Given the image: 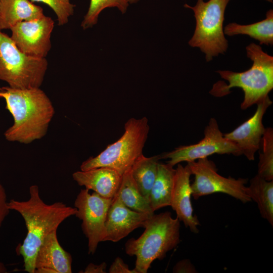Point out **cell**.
<instances>
[{
	"label": "cell",
	"instance_id": "obj_1",
	"mask_svg": "<svg viewBox=\"0 0 273 273\" xmlns=\"http://www.w3.org/2000/svg\"><path fill=\"white\" fill-rule=\"evenodd\" d=\"M27 200L11 199L8 202V206L10 210L18 212L24 220L27 234L16 250L17 255L23 257L24 270L34 273L36 255L44 239L49 234L57 231L65 219L75 215L77 209L62 202L46 204L40 197L37 185L31 186Z\"/></svg>",
	"mask_w": 273,
	"mask_h": 273
},
{
	"label": "cell",
	"instance_id": "obj_2",
	"mask_svg": "<svg viewBox=\"0 0 273 273\" xmlns=\"http://www.w3.org/2000/svg\"><path fill=\"white\" fill-rule=\"evenodd\" d=\"M0 97L12 114L14 123L4 133L6 139L28 144L41 139L47 133L55 114L53 104L39 88L2 87Z\"/></svg>",
	"mask_w": 273,
	"mask_h": 273
},
{
	"label": "cell",
	"instance_id": "obj_3",
	"mask_svg": "<svg viewBox=\"0 0 273 273\" xmlns=\"http://www.w3.org/2000/svg\"><path fill=\"white\" fill-rule=\"evenodd\" d=\"M247 56L252 61L248 70L237 72L230 70L216 71L224 82L214 84L210 93L215 97H222L230 93L233 87L241 88L244 94L241 108L245 110L268 96L273 88V57L264 52L254 43L246 47Z\"/></svg>",
	"mask_w": 273,
	"mask_h": 273
},
{
	"label": "cell",
	"instance_id": "obj_4",
	"mask_svg": "<svg viewBox=\"0 0 273 273\" xmlns=\"http://www.w3.org/2000/svg\"><path fill=\"white\" fill-rule=\"evenodd\" d=\"M142 227L145 231L142 235L128 240L125 244L126 253L136 257L134 269L137 273L147 272L155 260L163 259L180 243V221L170 212L154 213Z\"/></svg>",
	"mask_w": 273,
	"mask_h": 273
},
{
	"label": "cell",
	"instance_id": "obj_5",
	"mask_svg": "<svg viewBox=\"0 0 273 273\" xmlns=\"http://www.w3.org/2000/svg\"><path fill=\"white\" fill-rule=\"evenodd\" d=\"M122 135L95 157H90L80 166V170L106 167L113 169L121 175L128 171L143 150L150 130L146 117L131 118L124 124Z\"/></svg>",
	"mask_w": 273,
	"mask_h": 273
},
{
	"label": "cell",
	"instance_id": "obj_6",
	"mask_svg": "<svg viewBox=\"0 0 273 273\" xmlns=\"http://www.w3.org/2000/svg\"><path fill=\"white\" fill-rule=\"evenodd\" d=\"M231 0H197L194 6L184 7L194 12L196 27L189 44L199 48L204 53L207 62L213 57L224 54L228 41L224 36L223 23L224 12Z\"/></svg>",
	"mask_w": 273,
	"mask_h": 273
},
{
	"label": "cell",
	"instance_id": "obj_7",
	"mask_svg": "<svg viewBox=\"0 0 273 273\" xmlns=\"http://www.w3.org/2000/svg\"><path fill=\"white\" fill-rule=\"evenodd\" d=\"M2 30L0 29V80L13 88L40 87L48 69L46 58L25 54Z\"/></svg>",
	"mask_w": 273,
	"mask_h": 273
},
{
	"label": "cell",
	"instance_id": "obj_8",
	"mask_svg": "<svg viewBox=\"0 0 273 273\" xmlns=\"http://www.w3.org/2000/svg\"><path fill=\"white\" fill-rule=\"evenodd\" d=\"M194 176L191 185L192 196L195 199L216 193L227 194L242 203L251 201L247 193L246 178L225 177L217 172L214 163L207 158L188 162Z\"/></svg>",
	"mask_w": 273,
	"mask_h": 273
},
{
	"label": "cell",
	"instance_id": "obj_9",
	"mask_svg": "<svg viewBox=\"0 0 273 273\" xmlns=\"http://www.w3.org/2000/svg\"><path fill=\"white\" fill-rule=\"evenodd\" d=\"M113 198H106L82 189L74 201L75 215L82 221V232L88 240V253L93 255L103 242L107 213Z\"/></svg>",
	"mask_w": 273,
	"mask_h": 273
},
{
	"label": "cell",
	"instance_id": "obj_10",
	"mask_svg": "<svg viewBox=\"0 0 273 273\" xmlns=\"http://www.w3.org/2000/svg\"><path fill=\"white\" fill-rule=\"evenodd\" d=\"M204 134V138L198 143L180 146L160 155L161 159H168L167 163L174 166L182 162H192L215 154L241 155L237 147L224 137L214 118L210 119Z\"/></svg>",
	"mask_w": 273,
	"mask_h": 273
},
{
	"label": "cell",
	"instance_id": "obj_11",
	"mask_svg": "<svg viewBox=\"0 0 273 273\" xmlns=\"http://www.w3.org/2000/svg\"><path fill=\"white\" fill-rule=\"evenodd\" d=\"M54 28V20L44 15L17 23L10 29V37L25 54L46 58L52 48L51 37Z\"/></svg>",
	"mask_w": 273,
	"mask_h": 273
},
{
	"label": "cell",
	"instance_id": "obj_12",
	"mask_svg": "<svg viewBox=\"0 0 273 273\" xmlns=\"http://www.w3.org/2000/svg\"><path fill=\"white\" fill-rule=\"evenodd\" d=\"M272 103L268 96L256 104V110L251 117L232 131L223 134L225 139L237 147L241 155L249 161L254 160L255 153L259 149L265 129L262 119Z\"/></svg>",
	"mask_w": 273,
	"mask_h": 273
},
{
	"label": "cell",
	"instance_id": "obj_13",
	"mask_svg": "<svg viewBox=\"0 0 273 273\" xmlns=\"http://www.w3.org/2000/svg\"><path fill=\"white\" fill-rule=\"evenodd\" d=\"M151 215L131 210L115 195L107 213L103 242H118L135 229L142 227L144 222Z\"/></svg>",
	"mask_w": 273,
	"mask_h": 273
},
{
	"label": "cell",
	"instance_id": "obj_14",
	"mask_svg": "<svg viewBox=\"0 0 273 273\" xmlns=\"http://www.w3.org/2000/svg\"><path fill=\"white\" fill-rule=\"evenodd\" d=\"M192 175L187 164L185 166L177 164L175 169L170 206L176 212L177 218L185 226L195 234L199 232L200 222L194 215L191 202L192 194L190 184Z\"/></svg>",
	"mask_w": 273,
	"mask_h": 273
},
{
	"label": "cell",
	"instance_id": "obj_15",
	"mask_svg": "<svg viewBox=\"0 0 273 273\" xmlns=\"http://www.w3.org/2000/svg\"><path fill=\"white\" fill-rule=\"evenodd\" d=\"M71 254L60 244L57 231L44 239L37 252L34 273H71Z\"/></svg>",
	"mask_w": 273,
	"mask_h": 273
},
{
	"label": "cell",
	"instance_id": "obj_16",
	"mask_svg": "<svg viewBox=\"0 0 273 273\" xmlns=\"http://www.w3.org/2000/svg\"><path fill=\"white\" fill-rule=\"evenodd\" d=\"M72 177L85 189L93 190L104 198H113L119 189L122 175L113 169L101 167L77 171L72 174Z\"/></svg>",
	"mask_w": 273,
	"mask_h": 273
},
{
	"label": "cell",
	"instance_id": "obj_17",
	"mask_svg": "<svg viewBox=\"0 0 273 273\" xmlns=\"http://www.w3.org/2000/svg\"><path fill=\"white\" fill-rule=\"evenodd\" d=\"M43 9L30 0H1L0 29H10L17 23L41 18Z\"/></svg>",
	"mask_w": 273,
	"mask_h": 273
},
{
	"label": "cell",
	"instance_id": "obj_18",
	"mask_svg": "<svg viewBox=\"0 0 273 273\" xmlns=\"http://www.w3.org/2000/svg\"><path fill=\"white\" fill-rule=\"evenodd\" d=\"M175 171L173 166L159 162L156 177L150 196V203L154 212L170 206Z\"/></svg>",
	"mask_w": 273,
	"mask_h": 273
},
{
	"label": "cell",
	"instance_id": "obj_19",
	"mask_svg": "<svg viewBox=\"0 0 273 273\" xmlns=\"http://www.w3.org/2000/svg\"><path fill=\"white\" fill-rule=\"evenodd\" d=\"M223 32L228 36L247 35L259 42L260 44L272 46L273 44V11L268 10L264 20L248 25L235 22L225 26Z\"/></svg>",
	"mask_w": 273,
	"mask_h": 273
},
{
	"label": "cell",
	"instance_id": "obj_20",
	"mask_svg": "<svg viewBox=\"0 0 273 273\" xmlns=\"http://www.w3.org/2000/svg\"><path fill=\"white\" fill-rule=\"evenodd\" d=\"M247 193L256 203L261 217L273 226V180H267L257 174L247 186Z\"/></svg>",
	"mask_w": 273,
	"mask_h": 273
},
{
	"label": "cell",
	"instance_id": "obj_21",
	"mask_svg": "<svg viewBox=\"0 0 273 273\" xmlns=\"http://www.w3.org/2000/svg\"><path fill=\"white\" fill-rule=\"evenodd\" d=\"M160 155L150 157L142 154L134 162L130 172L143 196L150 201V193L156 177Z\"/></svg>",
	"mask_w": 273,
	"mask_h": 273
},
{
	"label": "cell",
	"instance_id": "obj_22",
	"mask_svg": "<svg viewBox=\"0 0 273 273\" xmlns=\"http://www.w3.org/2000/svg\"><path fill=\"white\" fill-rule=\"evenodd\" d=\"M115 195L131 210L150 215L154 213L150 201L144 198L139 190L130 170L122 175L120 187Z\"/></svg>",
	"mask_w": 273,
	"mask_h": 273
},
{
	"label": "cell",
	"instance_id": "obj_23",
	"mask_svg": "<svg viewBox=\"0 0 273 273\" xmlns=\"http://www.w3.org/2000/svg\"><path fill=\"white\" fill-rule=\"evenodd\" d=\"M259 149L257 174L267 180H273L272 128H265Z\"/></svg>",
	"mask_w": 273,
	"mask_h": 273
},
{
	"label": "cell",
	"instance_id": "obj_24",
	"mask_svg": "<svg viewBox=\"0 0 273 273\" xmlns=\"http://www.w3.org/2000/svg\"><path fill=\"white\" fill-rule=\"evenodd\" d=\"M129 3L126 0H90L88 10L83 17L81 27L83 30L93 27L98 20L99 16L107 8H116L122 14L127 9Z\"/></svg>",
	"mask_w": 273,
	"mask_h": 273
},
{
	"label": "cell",
	"instance_id": "obj_25",
	"mask_svg": "<svg viewBox=\"0 0 273 273\" xmlns=\"http://www.w3.org/2000/svg\"><path fill=\"white\" fill-rule=\"evenodd\" d=\"M32 2L42 3L49 6L56 14L58 24L63 26L66 24L69 18L73 15L75 5L71 0H30Z\"/></svg>",
	"mask_w": 273,
	"mask_h": 273
},
{
	"label": "cell",
	"instance_id": "obj_26",
	"mask_svg": "<svg viewBox=\"0 0 273 273\" xmlns=\"http://www.w3.org/2000/svg\"><path fill=\"white\" fill-rule=\"evenodd\" d=\"M10 211L6 190L0 181V227Z\"/></svg>",
	"mask_w": 273,
	"mask_h": 273
},
{
	"label": "cell",
	"instance_id": "obj_27",
	"mask_svg": "<svg viewBox=\"0 0 273 273\" xmlns=\"http://www.w3.org/2000/svg\"><path fill=\"white\" fill-rule=\"evenodd\" d=\"M110 273H137L135 270L130 269L128 266L119 257L115 258L109 269Z\"/></svg>",
	"mask_w": 273,
	"mask_h": 273
},
{
	"label": "cell",
	"instance_id": "obj_28",
	"mask_svg": "<svg viewBox=\"0 0 273 273\" xmlns=\"http://www.w3.org/2000/svg\"><path fill=\"white\" fill-rule=\"evenodd\" d=\"M173 272H197L195 266L189 259H183L178 262L173 268Z\"/></svg>",
	"mask_w": 273,
	"mask_h": 273
},
{
	"label": "cell",
	"instance_id": "obj_29",
	"mask_svg": "<svg viewBox=\"0 0 273 273\" xmlns=\"http://www.w3.org/2000/svg\"><path fill=\"white\" fill-rule=\"evenodd\" d=\"M107 264L104 262L99 265L90 263L85 268L84 273H105L106 272Z\"/></svg>",
	"mask_w": 273,
	"mask_h": 273
},
{
	"label": "cell",
	"instance_id": "obj_30",
	"mask_svg": "<svg viewBox=\"0 0 273 273\" xmlns=\"http://www.w3.org/2000/svg\"><path fill=\"white\" fill-rule=\"evenodd\" d=\"M8 269L5 265L0 261V273H7Z\"/></svg>",
	"mask_w": 273,
	"mask_h": 273
},
{
	"label": "cell",
	"instance_id": "obj_31",
	"mask_svg": "<svg viewBox=\"0 0 273 273\" xmlns=\"http://www.w3.org/2000/svg\"><path fill=\"white\" fill-rule=\"evenodd\" d=\"M129 4H134L138 2L140 0H126Z\"/></svg>",
	"mask_w": 273,
	"mask_h": 273
},
{
	"label": "cell",
	"instance_id": "obj_32",
	"mask_svg": "<svg viewBox=\"0 0 273 273\" xmlns=\"http://www.w3.org/2000/svg\"><path fill=\"white\" fill-rule=\"evenodd\" d=\"M1 89H2V87H0V92L1 91Z\"/></svg>",
	"mask_w": 273,
	"mask_h": 273
},
{
	"label": "cell",
	"instance_id": "obj_33",
	"mask_svg": "<svg viewBox=\"0 0 273 273\" xmlns=\"http://www.w3.org/2000/svg\"><path fill=\"white\" fill-rule=\"evenodd\" d=\"M1 0H0V2H1Z\"/></svg>",
	"mask_w": 273,
	"mask_h": 273
}]
</instances>
